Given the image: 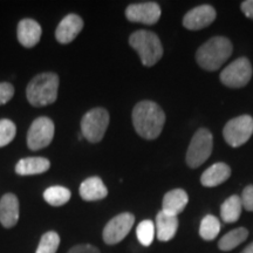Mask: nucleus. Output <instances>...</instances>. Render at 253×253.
I'll return each instance as SVG.
<instances>
[{"mask_svg":"<svg viewBox=\"0 0 253 253\" xmlns=\"http://www.w3.org/2000/svg\"><path fill=\"white\" fill-rule=\"evenodd\" d=\"M132 123L136 132L145 140L160 136L166 123V114L153 101H141L132 110Z\"/></svg>","mask_w":253,"mask_h":253,"instance_id":"obj_1","label":"nucleus"},{"mask_svg":"<svg viewBox=\"0 0 253 253\" xmlns=\"http://www.w3.org/2000/svg\"><path fill=\"white\" fill-rule=\"evenodd\" d=\"M232 43L225 37H214L199 47L196 60L202 68L209 72L218 71L232 54Z\"/></svg>","mask_w":253,"mask_h":253,"instance_id":"obj_2","label":"nucleus"},{"mask_svg":"<svg viewBox=\"0 0 253 253\" xmlns=\"http://www.w3.org/2000/svg\"><path fill=\"white\" fill-rule=\"evenodd\" d=\"M59 77L55 73H41L32 79L26 88L28 102L33 107H45L54 103L58 97Z\"/></svg>","mask_w":253,"mask_h":253,"instance_id":"obj_3","label":"nucleus"},{"mask_svg":"<svg viewBox=\"0 0 253 253\" xmlns=\"http://www.w3.org/2000/svg\"><path fill=\"white\" fill-rule=\"evenodd\" d=\"M129 45L137 52L142 63L147 67L156 65L163 56V47L156 33L150 31H136L129 38Z\"/></svg>","mask_w":253,"mask_h":253,"instance_id":"obj_4","label":"nucleus"},{"mask_svg":"<svg viewBox=\"0 0 253 253\" xmlns=\"http://www.w3.org/2000/svg\"><path fill=\"white\" fill-rule=\"evenodd\" d=\"M212 148V134L205 128L198 129L190 142L188 153H186V164L192 169L201 167L210 157Z\"/></svg>","mask_w":253,"mask_h":253,"instance_id":"obj_5","label":"nucleus"},{"mask_svg":"<svg viewBox=\"0 0 253 253\" xmlns=\"http://www.w3.org/2000/svg\"><path fill=\"white\" fill-rule=\"evenodd\" d=\"M108 126L109 113L104 108H94L81 120L82 136L90 143H97L103 138Z\"/></svg>","mask_w":253,"mask_h":253,"instance_id":"obj_6","label":"nucleus"},{"mask_svg":"<svg viewBox=\"0 0 253 253\" xmlns=\"http://www.w3.org/2000/svg\"><path fill=\"white\" fill-rule=\"evenodd\" d=\"M253 135V118L242 115L230 120L223 129V136L226 143L233 148L244 145Z\"/></svg>","mask_w":253,"mask_h":253,"instance_id":"obj_7","label":"nucleus"},{"mask_svg":"<svg viewBox=\"0 0 253 253\" xmlns=\"http://www.w3.org/2000/svg\"><path fill=\"white\" fill-rule=\"evenodd\" d=\"M54 122L46 116H40L32 122L27 132V145L31 150L37 151L48 147L54 137Z\"/></svg>","mask_w":253,"mask_h":253,"instance_id":"obj_8","label":"nucleus"},{"mask_svg":"<svg viewBox=\"0 0 253 253\" xmlns=\"http://www.w3.org/2000/svg\"><path fill=\"white\" fill-rule=\"evenodd\" d=\"M252 72V66L249 59L239 58L221 71L220 81L229 88H242L251 80Z\"/></svg>","mask_w":253,"mask_h":253,"instance_id":"obj_9","label":"nucleus"},{"mask_svg":"<svg viewBox=\"0 0 253 253\" xmlns=\"http://www.w3.org/2000/svg\"><path fill=\"white\" fill-rule=\"evenodd\" d=\"M135 217L134 214L129 212H123L118 214L110 219L103 229V240L106 244L115 245L122 242L123 239L130 232L132 225H134Z\"/></svg>","mask_w":253,"mask_h":253,"instance_id":"obj_10","label":"nucleus"},{"mask_svg":"<svg viewBox=\"0 0 253 253\" xmlns=\"http://www.w3.org/2000/svg\"><path fill=\"white\" fill-rule=\"evenodd\" d=\"M160 5L154 1L138 2L129 5L126 9V17L131 23H140L144 25H155L161 18Z\"/></svg>","mask_w":253,"mask_h":253,"instance_id":"obj_11","label":"nucleus"},{"mask_svg":"<svg viewBox=\"0 0 253 253\" xmlns=\"http://www.w3.org/2000/svg\"><path fill=\"white\" fill-rule=\"evenodd\" d=\"M217 17L216 9L211 5H201L192 8L183 18V26L188 30L198 31L210 26Z\"/></svg>","mask_w":253,"mask_h":253,"instance_id":"obj_12","label":"nucleus"},{"mask_svg":"<svg viewBox=\"0 0 253 253\" xmlns=\"http://www.w3.org/2000/svg\"><path fill=\"white\" fill-rule=\"evenodd\" d=\"M84 28V20L78 14H68L60 21L55 31V38L62 45L71 43Z\"/></svg>","mask_w":253,"mask_h":253,"instance_id":"obj_13","label":"nucleus"},{"mask_svg":"<svg viewBox=\"0 0 253 253\" xmlns=\"http://www.w3.org/2000/svg\"><path fill=\"white\" fill-rule=\"evenodd\" d=\"M19 220V199L13 194H5L0 199V224L6 229L13 227Z\"/></svg>","mask_w":253,"mask_h":253,"instance_id":"obj_14","label":"nucleus"},{"mask_svg":"<svg viewBox=\"0 0 253 253\" xmlns=\"http://www.w3.org/2000/svg\"><path fill=\"white\" fill-rule=\"evenodd\" d=\"M41 33H42L41 26L33 19H23L18 25V40L26 48L34 47L39 42Z\"/></svg>","mask_w":253,"mask_h":253,"instance_id":"obj_15","label":"nucleus"},{"mask_svg":"<svg viewBox=\"0 0 253 253\" xmlns=\"http://www.w3.org/2000/svg\"><path fill=\"white\" fill-rule=\"evenodd\" d=\"M178 225V217L160 211L156 216V221H155V230H156L158 240L161 242L171 240L176 236Z\"/></svg>","mask_w":253,"mask_h":253,"instance_id":"obj_16","label":"nucleus"},{"mask_svg":"<svg viewBox=\"0 0 253 253\" xmlns=\"http://www.w3.org/2000/svg\"><path fill=\"white\" fill-rule=\"evenodd\" d=\"M81 198L86 202H95L101 201V199L106 198L108 195V189L104 185V183L100 177H89V178L84 179L80 185Z\"/></svg>","mask_w":253,"mask_h":253,"instance_id":"obj_17","label":"nucleus"},{"mask_svg":"<svg viewBox=\"0 0 253 253\" xmlns=\"http://www.w3.org/2000/svg\"><path fill=\"white\" fill-rule=\"evenodd\" d=\"M189 202V196L183 189H175L167 192L163 197L162 211L166 213L177 216L183 212Z\"/></svg>","mask_w":253,"mask_h":253,"instance_id":"obj_18","label":"nucleus"},{"mask_svg":"<svg viewBox=\"0 0 253 253\" xmlns=\"http://www.w3.org/2000/svg\"><path fill=\"white\" fill-rule=\"evenodd\" d=\"M231 176V168L225 163H216L208 168L201 176V183L207 188L220 185L229 179Z\"/></svg>","mask_w":253,"mask_h":253,"instance_id":"obj_19","label":"nucleus"},{"mask_svg":"<svg viewBox=\"0 0 253 253\" xmlns=\"http://www.w3.org/2000/svg\"><path fill=\"white\" fill-rule=\"evenodd\" d=\"M50 162L43 157L23 158L15 166V172L20 176L40 175L49 169Z\"/></svg>","mask_w":253,"mask_h":253,"instance_id":"obj_20","label":"nucleus"},{"mask_svg":"<svg viewBox=\"0 0 253 253\" xmlns=\"http://www.w3.org/2000/svg\"><path fill=\"white\" fill-rule=\"evenodd\" d=\"M242 199L239 196L233 195L231 196L221 204L220 207V217L224 223H235L239 219L242 214Z\"/></svg>","mask_w":253,"mask_h":253,"instance_id":"obj_21","label":"nucleus"},{"mask_svg":"<svg viewBox=\"0 0 253 253\" xmlns=\"http://www.w3.org/2000/svg\"><path fill=\"white\" fill-rule=\"evenodd\" d=\"M249 237V231L245 227H237V229L230 231L225 236L221 237V239L218 242V248L220 251L227 252L231 250L236 249L242 243H244Z\"/></svg>","mask_w":253,"mask_h":253,"instance_id":"obj_22","label":"nucleus"},{"mask_svg":"<svg viewBox=\"0 0 253 253\" xmlns=\"http://www.w3.org/2000/svg\"><path fill=\"white\" fill-rule=\"evenodd\" d=\"M72 197L71 191L65 186H49L43 192V199L52 207H61L68 203Z\"/></svg>","mask_w":253,"mask_h":253,"instance_id":"obj_23","label":"nucleus"},{"mask_svg":"<svg viewBox=\"0 0 253 253\" xmlns=\"http://www.w3.org/2000/svg\"><path fill=\"white\" fill-rule=\"evenodd\" d=\"M220 231V221L217 217L212 214H208L202 220L201 226H199V236L204 240H213L218 236Z\"/></svg>","mask_w":253,"mask_h":253,"instance_id":"obj_24","label":"nucleus"},{"mask_svg":"<svg viewBox=\"0 0 253 253\" xmlns=\"http://www.w3.org/2000/svg\"><path fill=\"white\" fill-rule=\"evenodd\" d=\"M136 235H137L138 242L143 246H150L153 244L155 235H156V230H155L154 221L149 219H145L138 224L137 229H136Z\"/></svg>","mask_w":253,"mask_h":253,"instance_id":"obj_25","label":"nucleus"},{"mask_svg":"<svg viewBox=\"0 0 253 253\" xmlns=\"http://www.w3.org/2000/svg\"><path fill=\"white\" fill-rule=\"evenodd\" d=\"M60 245V237L54 231L42 235L36 253H56Z\"/></svg>","mask_w":253,"mask_h":253,"instance_id":"obj_26","label":"nucleus"},{"mask_svg":"<svg viewBox=\"0 0 253 253\" xmlns=\"http://www.w3.org/2000/svg\"><path fill=\"white\" fill-rule=\"evenodd\" d=\"M17 134V126L11 120H0V148L8 145L14 140Z\"/></svg>","mask_w":253,"mask_h":253,"instance_id":"obj_27","label":"nucleus"},{"mask_svg":"<svg viewBox=\"0 0 253 253\" xmlns=\"http://www.w3.org/2000/svg\"><path fill=\"white\" fill-rule=\"evenodd\" d=\"M14 95V87L8 82H1L0 84V106L11 101Z\"/></svg>","mask_w":253,"mask_h":253,"instance_id":"obj_28","label":"nucleus"},{"mask_svg":"<svg viewBox=\"0 0 253 253\" xmlns=\"http://www.w3.org/2000/svg\"><path fill=\"white\" fill-rule=\"evenodd\" d=\"M240 199H242V204L245 210L253 212V185H248L243 190Z\"/></svg>","mask_w":253,"mask_h":253,"instance_id":"obj_29","label":"nucleus"},{"mask_svg":"<svg viewBox=\"0 0 253 253\" xmlns=\"http://www.w3.org/2000/svg\"><path fill=\"white\" fill-rule=\"evenodd\" d=\"M68 253H100V250L89 244L77 245L69 250Z\"/></svg>","mask_w":253,"mask_h":253,"instance_id":"obj_30","label":"nucleus"},{"mask_svg":"<svg viewBox=\"0 0 253 253\" xmlns=\"http://www.w3.org/2000/svg\"><path fill=\"white\" fill-rule=\"evenodd\" d=\"M240 8H242L243 13H244L246 17L253 20V0L243 1L242 5H240Z\"/></svg>","mask_w":253,"mask_h":253,"instance_id":"obj_31","label":"nucleus"},{"mask_svg":"<svg viewBox=\"0 0 253 253\" xmlns=\"http://www.w3.org/2000/svg\"><path fill=\"white\" fill-rule=\"evenodd\" d=\"M240 253H253V243H251V244L246 246V248L243 250Z\"/></svg>","mask_w":253,"mask_h":253,"instance_id":"obj_32","label":"nucleus"}]
</instances>
